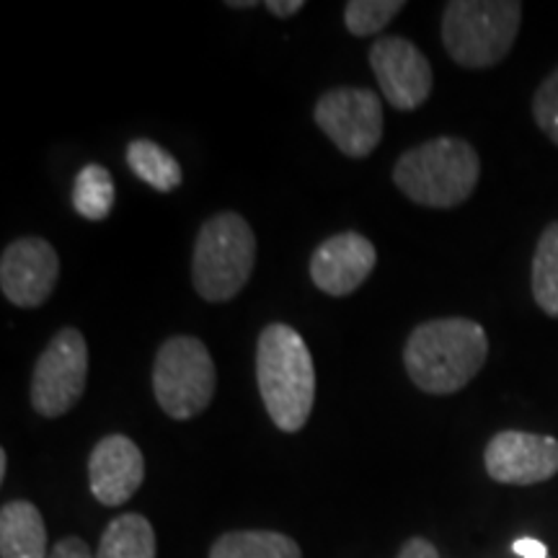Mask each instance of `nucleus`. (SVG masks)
<instances>
[{"instance_id": "obj_24", "label": "nucleus", "mask_w": 558, "mask_h": 558, "mask_svg": "<svg viewBox=\"0 0 558 558\" xmlns=\"http://www.w3.org/2000/svg\"><path fill=\"white\" fill-rule=\"evenodd\" d=\"M303 0H267V3H264V9H267L271 16H277V19H292L295 16V13H300L303 11Z\"/></svg>"}, {"instance_id": "obj_3", "label": "nucleus", "mask_w": 558, "mask_h": 558, "mask_svg": "<svg viewBox=\"0 0 558 558\" xmlns=\"http://www.w3.org/2000/svg\"><path fill=\"white\" fill-rule=\"evenodd\" d=\"M481 158L469 140L432 137L403 153L393 166V184L414 205L452 209L476 190Z\"/></svg>"}, {"instance_id": "obj_16", "label": "nucleus", "mask_w": 558, "mask_h": 558, "mask_svg": "<svg viewBox=\"0 0 558 558\" xmlns=\"http://www.w3.org/2000/svg\"><path fill=\"white\" fill-rule=\"evenodd\" d=\"M156 530L148 518L124 512L104 530L96 558H156Z\"/></svg>"}, {"instance_id": "obj_11", "label": "nucleus", "mask_w": 558, "mask_h": 558, "mask_svg": "<svg viewBox=\"0 0 558 558\" xmlns=\"http://www.w3.org/2000/svg\"><path fill=\"white\" fill-rule=\"evenodd\" d=\"M484 463L486 473L497 484H543L558 473V439L533 435V432L505 429L488 439Z\"/></svg>"}, {"instance_id": "obj_9", "label": "nucleus", "mask_w": 558, "mask_h": 558, "mask_svg": "<svg viewBox=\"0 0 558 558\" xmlns=\"http://www.w3.org/2000/svg\"><path fill=\"white\" fill-rule=\"evenodd\" d=\"M369 68L378 78L380 94L399 111H416L424 107L435 86L429 60L414 41L396 34H383L369 45Z\"/></svg>"}, {"instance_id": "obj_14", "label": "nucleus", "mask_w": 558, "mask_h": 558, "mask_svg": "<svg viewBox=\"0 0 558 558\" xmlns=\"http://www.w3.org/2000/svg\"><path fill=\"white\" fill-rule=\"evenodd\" d=\"M0 556L50 558L45 520L32 501L16 499L0 509Z\"/></svg>"}, {"instance_id": "obj_17", "label": "nucleus", "mask_w": 558, "mask_h": 558, "mask_svg": "<svg viewBox=\"0 0 558 558\" xmlns=\"http://www.w3.org/2000/svg\"><path fill=\"white\" fill-rule=\"evenodd\" d=\"M128 166L140 181H145L160 194L177 192L184 181L177 156H171L156 140L148 137H137L128 145Z\"/></svg>"}, {"instance_id": "obj_25", "label": "nucleus", "mask_w": 558, "mask_h": 558, "mask_svg": "<svg viewBox=\"0 0 558 558\" xmlns=\"http://www.w3.org/2000/svg\"><path fill=\"white\" fill-rule=\"evenodd\" d=\"M512 550L520 558H548V548L535 538H518L512 543Z\"/></svg>"}, {"instance_id": "obj_19", "label": "nucleus", "mask_w": 558, "mask_h": 558, "mask_svg": "<svg viewBox=\"0 0 558 558\" xmlns=\"http://www.w3.org/2000/svg\"><path fill=\"white\" fill-rule=\"evenodd\" d=\"M73 209L83 220L101 222L114 209V179L101 163H86L73 181Z\"/></svg>"}, {"instance_id": "obj_23", "label": "nucleus", "mask_w": 558, "mask_h": 558, "mask_svg": "<svg viewBox=\"0 0 558 558\" xmlns=\"http://www.w3.org/2000/svg\"><path fill=\"white\" fill-rule=\"evenodd\" d=\"M396 558H439V554L427 538H409Z\"/></svg>"}, {"instance_id": "obj_27", "label": "nucleus", "mask_w": 558, "mask_h": 558, "mask_svg": "<svg viewBox=\"0 0 558 558\" xmlns=\"http://www.w3.org/2000/svg\"><path fill=\"white\" fill-rule=\"evenodd\" d=\"M5 473H9V452L0 450V478H5Z\"/></svg>"}, {"instance_id": "obj_6", "label": "nucleus", "mask_w": 558, "mask_h": 558, "mask_svg": "<svg viewBox=\"0 0 558 558\" xmlns=\"http://www.w3.org/2000/svg\"><path fill=\"white\" fill-rule=\"evenodd\" d=\"M218 373L205 341L197 337H171L153 362V393L166 416L186 422L213 403Z\"/></svg>"}, {"instance_id": "obj_7", "label": "nucleus", "mask_w": 558, "mask_h": 558, "mask_svg": "<svg viewBox=\"0 0 558 558\" xmlns=\"http://www.w3.org/2000/svg\"><path fill=\"white\" fill-rule=\"evenodd\" d=\"M88 383V344L73 326L54 333L34 362L29 399L39 416L58 418L81 401Z\"/></svg>"}, {"instance_id": "obj_15", "label": "nucleus", "mask_w": 558, "mask_h": 558, "mask_svg": "<svg viewBox=\"0 0 558 558\" xmlns=\"http://www.w3.org/2000/svg\"><path fill=\"white\" fill-rule=\"evenodd\" d=\"M209 558H303L290 535L275 530H230L213 543Z\"/></svg>"}, {"instance_id": "obj_1", "label": "nucleus", "mask_w": 558, "mask_h": 558, "mask_svg": "<svg viewBox=\"0 0 558 558\" xmlns=\"http://www.w3.org/2000/svg\"><path fill=\"white\" fill-rule=\"evenodd\" d=\"M488 357L484 326L471 318H435L418 324L403 347V367L411 383L429 396L463 390Z\"/></svg>"}, {"instance_id": "obj_18", "label": "nucleus", "mask_w": 558, "mask_h": 558, "mask_svg": "<svg viewBox=\"0 0 558 558\" xmlns=\"http://www.w3.org/2000/svg\"><path fill=\"white\" fill-rule=\"evenodd\" d=\"M533 298L546 316L558 320V220L541 233L530 271Z\"/></svg>"}, {"instance_id": "obj_20", "label": "nucleus", "mask_w": 558, "mask_h": 558, "mask_svg": "<svg viewBox=\"0 0 558 558\" xmlns=\"http://www.w3.org/2000/svg\"><path fill=\"white\" fill-rule=\"evenodd\" d=\"M403 5V0H349L344 5L347 32L354 37H373L386 29Z\"/></svg>"}, {"instance_id": "obj_5", "label": "nucleus", "mask_w": 558, "mask_h": 558, "mask_svg": "<svg viewBox=\"0 0 558 558\" xmlns=\"http://www.w3.org/2000/svg\"><path fill=\"white\" fill-rule=\"evenodd\" d=\"M520 21L518 0H450L442 13V45L460 68H492L512 50Z\"/></svg>"}, {"instance_id": "obj_10", "label": "nucleus", "mask_w": 558, "mask_h": 558, "mask_svg": "<svg viewBox=\"0 0 558 558\" xmlns=\"http://www.w3.org/2000/svg\"><path fill=\"white\" fill-rule=\"evenodd\" d=\"M60 277V256L47 239L26 235L11 241L0 256V290L16 308H39L52 298Z\"/></svg>"}, {"instance_id": "obj_13", "label": "nucleus", "mask_w": 558, "mask_h": 558, "mask_svg": "<svg viewBox=\"0 0 558 558\" xmlns=\"http://www.w3.org/2000/svg\"><path fill=\"white\" fill-rule=\"evenodd\" d=\"M143 452L128 435H107L94 445L88 458L90 494L104 507H120L143 486Z\"/></svg>"}, {"instance_id": "obj_21", "label": "nucleus", "mask_w": 558, "mask_h": 558, "mask_svg": "<svg viewBox=\"0 0 558 558\" xmlns=\"http://www.w3.org/2000/svg\"><path fill=\"white\" fill-rule=\"evenodd\" d=\"M533 117L543 135L558 145V68L535 90Z\"/></svg>"}, {"instance_id": "obj_8", "label": "nucleus", "mask_w": 558, "mask_h": 558, "mask_svg": "<svg viewBox=\"0 0 558 558\" xmlns=\"http://www.w3.org/2000/svg\"><path fill=\"white\" fill-rule=\"evenodd\" d=\"M313 120L347 158H367L380 145L386 117L373 88L341 86L320 94Z\"/></svg>"}, {"instance_id": "obj_22", "label": "nucleus", "mask_w": 558, "mask_h": 558, "mask_svg": "<svg viewBox=\"0 0 558 558\" xmlns=\"http://www.w3.org/2000/svg\"><path fill=\"white\" fill-rule=\"evenodd\" d=\"M50 558H94V554H90L86 541L75 538V535H68V538L54 543V548L50 550Z\"/></svg>"}, {"instance_id": "obj_2", "label": "nucleus", "mask_w": 558, "mask_h": 558, "mask_svg": "<svg viewBox=\"0 0 558 558\" xmlns=\"http://www.w3.org/2000/svg\"><path fill=\"white\" fill-rule=\"evenodd\" d=\"M256 383L279 432L295 435L316 403V367L305 339L288 324H269L256 341Z\"/></svg>"}, {"instance_id": "obj_12", "label": "nucleus", "mask_w": 558, "mask_h": 558, "mask_svg": "<svg viewBox=\"0 0 558 558\" xmlns=\"http://www.w3.org/2000/svg\"><path fill=\"white\" fill-rule=\"evenodd\" d=\"M378 264L373 241L354 230L320 241L311 256V279L320 292L331 298H347L365 284Z\"/></svg>"}, {"instance_id": "obj_4", "label": "nucleus", "mask_w": 558, "mask_h": 558, "mask_svg": "<svg viewBox=\"0 0 558 558\" xmlns=\"http://www.w3.org/2000/svg\"><path fill=\"white\" fill-rule=\"evenodd\" d=\"M256 264V235L239 213L202 222L192 254V284L207 303H228L246 288Z\"/></svg>"}, {"instance_id": "obj_26", "label": "nucleus", "mask_w": 558, "mask_h": 558, "mask_svg": "<svg viewBox=\"0 0 558 558\" xmlns=\"http://www.w3.org/2000/svg\"><path fill=\"white\" fill-rule=\"evenodd\" d=\"M226 5H230V9H254L256 0H228Z\"/></svg>"}]
</instances>
